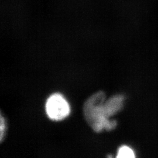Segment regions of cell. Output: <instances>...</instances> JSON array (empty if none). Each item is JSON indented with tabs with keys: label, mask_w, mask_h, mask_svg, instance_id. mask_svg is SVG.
<instances>
[{
	"label": "cell",
	"mask_w": 158,
	"mask_h": 158,
	"mask_svg": "<svg viewBox=\"0 0 158 158\" xmlns=\"http://www.w3.org/2000/svg\"><path fill=\"white\" fill-rule=\"evenodd\" d=\"M117 157L118 158H135V156L133 150L130 147L123 146L119 148Z\"/></svg>",
	"instance_id": "cell-4"
},
{
	"label": "cell",
	"mask_w": 158,
	"mask_h": 158,
	"mask_svg": "<svg viewBox=\"0 0 158 158\" xmlns=\"http://www.w3.org/2000/svg\"><path fill=\"white\" fill-rule=\"evenodd\" d=\"M1 141H2L4 139V137L6 134V120L2 117V115H1Z\"/></svg>",
	"instance_id": "cell-5"
},
{
	"label": "cell",
	"mask_w": 158,
	"mask_h": 158,
	"mask_svg": "<svg viewBox=\"0 0 158 158\" xmlns=\"http://www.w3.org/2000/svg\"><path fill=\"white\" fill-rule=\"evenodd\" d=\"M124 97L121 95L112 97L104 104L106 115L107 118L111 117L119 112L123 107Z\"/></svg>",
	"instance_id": "cell-3"
},
{
	"label": "cell",
	"mask_w": 158,
	"mask_h": 158,
	"mask_svg": "<svg viewBox=\"0 0 158 158\" xmlns=\"http://www.w3.org/2000/svg\"><path fill=\"white\" fill-rule=\"evenodd\" d=\"M46 111L48 117L53 120H61L70 113V106L67 101L60 94H54L48 99Z\"/></svg>",
	"instance_id": "cell-2"
},
{
	"label": "cell",
	"mask_w": 158,
	"mask_h": 158,
	"mask_svg": "<svg viewBox=\"0 0 158 158\" xmlns=\"http://www.w3.org/2000/svg\"><path fill=\"white\" fill-rule=\"evenodd\" d=\"M105 98L104 92H98L90 97L84 106L85 118L92 128L97 132L104 129L113 130L117 126L115 121H110L106 115L104 104Z\"/></svg>",
	"instance_id": "cell-1"
}]
</instances>
